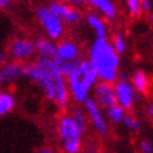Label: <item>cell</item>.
I'll use <instances>...</instances> for the list:
<instances>
[{
    "label": "cell",
    "mask_w": 153,
    "mask_h": 153,
    "mask_svg": "<svg viewBox=\"0 0 153 153\" xmlns=\"http://www.w3.org/2000/svg\"><path fill=\"white\" fill-rule=\"evenodd\" d=\"M25 77L42 90L49 101L60 110H66L70 102V91L65 74L55 59L38 58L34 63L25 65Z\"/></svg>",
    "instance_id": "1"
},
{
    "label": "cell",
    "mask_w": 153,
    "mask_h": 153,
    "mask_svg": "<svg viewBox=\"0 0 153 153\" xmlns=\"http://www.w3.org/2000/svg\"><path fill=\"white\" fill-rule=\"evenodd\" d=\"M59 69L65 74L69 86L70 97L77 104H84L90 98L91 90L100 82L97 72L91 68L87 59H77L74 62H62L56 58Z\"/></svg>",
    "instance_id": "2"
},
{
    "label": "cell",
    "mask_w": 153,
    "mask_h": 153,
    "mask_svg": "<svg viewBox=\"0 0 153 153\" xmlns=\"http://www.w3.org/2000/svg\"><path fill=\"white\" fill-rule=\"evenodd\" d=\"M87 60L97 72L100 82L115 83L118 80L121 58L108 38H94L88 49Z\"/></svg>",
    "instance_id": "3"
},
{
    "label": "cell",
    "mask_w": 153,
    "mask_h": 153,
    "mask_svg": "<svg viewBox=\"0 0 153 153\" xmlns=\"http://www.w3.org/2000/svg\"><path fill=\"white\" fill-rule=\"evenodd\" d=\"M86 129L74 121L72 114H63L58 121V136L65 153H80Z\"/></svg>",
    "instance_id": "4"
},
{
    "label": "cell",
    "mask_w": 153,
    "mask_h": 153,
    "mask_svg": "<svg viewBox=\"0 0 153 153\" xmlns=\"http://www.w3.org/2000/svg\"><path fill=\"white\" fill-rule=\"evenodd\" d=\"M38 23L41 24L44 31L47 34L48 38H51L53 41H58L63 37L65 34V24L63 21L51 11L48 6H38L35 10Z\"/></svg>",
    "instance_id": "5"
},
{
    "label": "cell",
    "mask_w": 153,
    "mask_h": 153,
    "mask_svg": "<svg viewBox=\"0 0 153 153\" xmlns=\"http://www.w3.org/2000/svg\"><path fill=\"white\" fill-rule=\"evenodd\" d=\"M84 105V111L88 117V121L91 122L94 131L97 132L100 136H107L110 132V125H108V120H107L105 114L102 112V108L97 104V101L93 97L86 100Z\"/></svg>",
    "instance_id": "6"
},
{
    "label": "cell",
    "mask_w": 153,
    "mask_h": 153,
    "mask_svg": "<svg viewBox=\"0 0 153 153\" xmlns=\"http://www.w3.org/2000/svg\"><path fill=\"white\" fill-rule=\"evenodd\" d=\"M114 88H115L117 104L121 105L126 111L132 110L135 105V101H136V97H138V93L132 86V83L125 76H122L114 83Z\"/></svg>",
    "instance_id": "7"
},
{
    "label": "cell",
    "mask_w": 153,
    "mask_h": 153,
    "mask_svg": "<svg viewBox=\"0 0 153 153\" xmlns=\"http://www.w3.org/2000/svg\"><path fill=\"white\" fill-rule=\"evenodd\" d=\"M48 7L51 9L53 14H56L59 17L65 25H76L79 24L83 19V14L79 10L73 7V6L68 4L66 1H60V0H52L48 4Z\"/></svg>",
    "instance_id": "8"
},
{
    "label": "cell",
    "mask_w": 153,
    "mask_h": 153,
    "mask_svg": "<svg viewBox=\"0 0 153 153\" xmlns=\"http://www.w3.org/2000/svg\"><path fill=\"white\" fill-rule=\"evenodd\" d=\"M9 53L16 62H25L35 53V41L25 37L14 38L10 42Z\"/></svg>",
    "instance_id": "9"
},
{
    "label": "cell",
    "mask_w": 153,
    "mask_h": 153,
    "mask_svg": "<svg viewBox=\"0 0 153 153\" xmlns=\"http://www.w3.org/2000/svg\"><path fill=\"white\" fill-rule=\"evenodd\" d=\"M94 100L97 104L104 110H108L110 107L117 105V96H115V88L112 83H107V82H98L94 87Z\"/></svg>",
    "instance_id": "10"
},
{
    "label": "cell",
    "mask_w": 153,
    "mask_h": 153,
    "mask_svg": "<svg viewBox=\"0 0 153 153\" xmlns=\"http://www.w3.org/2000/svg\"><path fill=\"white\" fill-rule=\"evenodd\" d=\"M21 77H25V65L16 60L7 62L0 69V87L9 86Z\"/></svg>",
    "instance_id": "11"
},
{
    "label": "cell",
    "mask_w": 153,
    "mask_h": 153,
    "mask_svg": "<svg viewBox=\"0 0 153 153\" xmlns=\"http://www.w3.org/2000/svg\"><path fill=\"white\" fill-rule=\"evenodd\" d=\"M55 58L62 62H74L80 59V48L73 39H63L56 45Z\"/></svg>",
    "instance_id": "12"
},
{
    "label": "cell",
    "mask_w": 153,
    "mask_h": 153,
    "mask_svg": "<svg viewBox=\"0 0 153 153\" xmlns=\"http://www.w3.org/2000/svg\"><path fill=\"white\" fill-rule=\"evenodd\" d=\"M87 4L97 10V13L107 21H114L118 16L117 6L112 0H87Z\"/></svg>",
    "instance_id": "13"
},
{
    "label": "cell",
    "mask_w": 153,
    "mask_h": 153,
    "mask_svg": "<svg viewBox=\"0 0 153 153\" xmlns=\"http://www.w3.org/2000/svg\"><path fill=\"white\" fill-rule=\"evenodd\" d=\"M56 45L55 41L48 37H39L35 39V53L38 58H47L53 59L56 55Z\"/></svg>",
    "instance_id": "14"
},
{
    "label": "cell",
    "mask_w": 153,
    "mask_h": 153,
    "mask_svg": "<svg viewBox=\"0 0 153 153\" xmlns=\"http://www.w3.org/2000/svg\"><path fill=\"white\" fill-rule=\"evenodd\" d=\"M86 23L94 31L97 38H107V35H108V27H107L105 19H102L100 14L88 13L86 16Z\"/></svg>",
    "instance_id": "15"
},
{
    "label": "cell",
    "mask_w": 153,
    "mask_h": 153,
    "mask_svg": "<svg viewBox=\"0 0 153 153\" xmlns=\"http://www.w3.org/2000/svg\"><path fill=\"white\" fill-rule=\"evenodd\" d=\"M131 83H132V86L135 87L136 93H139V94L148 93L149 77H148V74H146L145 70H142V69L135 70L134 73H132V76H131Z\"/></svg>",
    "instance_id": "16"
},
{
    "label": "cell",
    "mask_w": 153,
    "mask_h": 153,
    "mask_svg": "<svg viewBox=\"0 0 153 153\" xmlns=\"http://www.w3.org/2000/svg\"><path fill=\"white\" fill-rule=\"evenodd\" d=\"M16 107V97L10 91H0V118L10 114Z\"/></svg>",
    "instance_id": "17"
},
{
    "label": "cell",
    "mask_w": 153,
    "mask_h": 153,
    "mask_svg": "<svg viewBox=\"0 0 153 153\" xmlns=\"http://www.w3.org/2000/svg\"><path fill=\"white\" fill-rule=\"evenodd\" d=\"M105 117L107 120L112 122V124H122L124 122V118L126 117V110H124L121 105H114L110 107L108 110H105Z\"/></svg>",
    "instance_id": "18"
},
{
    "label": "cell",
    "mask_w": 153,
    "mask_h": 153,
    "mask_svg": "<svg viewBox=\"0 0 153 153\" xmlns=\"http://www.w3.org/2000/svg\"><path fill=\"white\" fill-rule=\"evenodd\" d=\"M112 45L115 48V51L122 55V53H125L126 52V48H128V44H126V38L125 35L122 33H115L114 34V37H112Z\"/></svg>",
    "instance_id": "19"
},
{
    "label": "cell",
    "mask_w": 153,
    "mask_h": 153,
    "mask_svg": "<svg viewBox=\"0 0 153 153\" xmlns=\"http://www.w3.org/2000/svg\"><path fill=\"white\" fill-rule=\"evenodd\" d=\"M140 1L142 0H124L126 7V11L132 19H138L142 14V7H140Z\"/></svg>",
    "instance_id": "20"
},
{
    "label": "cell",
    "mask_w": 153,
    "mask_h": 153,
    "mask_svg": "<svg viewBox=\"0 0 153 153\" xmlns=\"http://www.w3.org/2000/svg\"><path fill=\"white\" fill-rule=\"evenodd\" d=\"M122 125L125 126L126 129L134 131V132H139L140 128H142V126H140V121L135 115H131V114H126V117L124 118Z\"/></svg>",
    "instance_id": "21"
},
{
    "label": "cell",
    "mask_w": 153,
    "mask_h": 153,
    "mask_svg": "<svg viewBox=\"0 0 153 153\" xmlns=\"http://www.w3.org/2000/svg\"><path fill=\"white\" fill-rule=\"evenodd\" d=\"M72 115H73L74 121L79 124L83 129H86V126H87V120L88 117L87 114H86V111H83V110H80V108H76V110H73L72 111Z\"/></svg>",
    "instance_id": "22"
},
{
    "label": "cell",
    "mask_w": 153,
    "mask_h": 153,
    "mask_svg": "<svg viewBox=\"0 0 153 153\" xmlns=\"http://www.w3.org/2000/svg\"><path fill=\"white\" fill-rule=\"evenodd\" d=\"M139 152L140 153H153V143L149 139L139 140Z\"/></svg>",
    "instance_id": "23"
},
{
    "label": "cell",
    "mask_w": 153,
    "mask_h": 153,
    "mask_svg": "<svg viewBox=\"0 0 153 153\" xmlns=\"http://www.w3.org/2000/svg\"><path fill=\"white\" fill-rule=\"evenodd\" d=\"M140 7L143 13H149L153 10V0H142L140 1Z\"/></svg>",
    "instance_id": "24"
},
{
    "label": "cell",
    "mask_w": 153,
    "mask_h": 153,
    "mask_svg": "<svg viewBox=\"0 0 153 153\" xmlns=\"http://www.w3.org/2000/svg\"><path fill=\"white\" fill-rule=\"evenodd\" d=\"M65 1L73 7H82V6L87 4V0H65Z\"/></svg>",
    "instance_id": "25"
},
{
    "label": "cell",
    "mask_w": 153,
    "mask_h": 153,
    "mask_svg": "<svg viewBox=\"0 0 153 153\" xmlns=\"http://www.w3.org/2000/svg\"><path fill=\"white\" fill-rule=\"evenodd\" d=\"M145 112H146V115L149 118H153V104H148L145 107Z\"/></svg>",
    "instance_id": "26"
},
{
    "label": "cell",
    "mask_w": 153,
    "mask_h": 153,
    "mask_svg": "<svg viewBox=\"0 0 153 153\" xmlns=\"http://www.w3.org/2000/svg\"><path fill=\"white\" fill-rule=\"evenodd\" d=\"M84 153H101L100 150H98L96 146H93V145H90V146H87L86 148V150H84Z\"/></svg>",
    "instance_id": "27"
},
{
    "label": "cell",
    "mask_w": 153,
    "mask_h": 153,
    "mask_svg": "<svg viewBox=\"0 0 153 153\" xmlns=\"http://www.w3.org/2000/svg\"><path fill=\"white\" fill-rule=\"evenodd\" d=\"M13 0H0V9H7Z\"/></svg>",
    "instance_id": "28"
},
{
    "label": "cell",
    "mask_w": 153,
    "mask_h": 153,
    "mask_svg": "<svg viewBox=\"0 0 153 153\" xmlns=\"http://www.w3.org/2000/svg\"><path fill=\"white\" fill-rule=\"evenodd\" d=\"M3 65H4V52L0 48V69L3 68Z\"/></svg>",
    "instance_id": "29"
},
{
    "label": "cell",
    "mask_w": 153,
    "mask_h": 153,
    "mask_svg": "<svg viewBox=\"0 0 153 153\" xmlns=\"http://www.w3.org/2000/svg\"><path fill=\"white\" fill-rule=\"evenodd\" d=\"M39 153H55L53 150H51V149H42Z\"/></svg>",
    "instance_id": "30"
},
{
    "label": "cell",
    "mask_w": 153,
    "mask_h": 153,
    "mask_svg": "<svg viewBox=\"0 0 153 153\" xmlns=\"http://www.w3.org/2000/svg\"><path fill=\"white\" fill-rule=\"evenodd\" d=\"M150 21H152V24H153V13L150 14Z\"/></svg>",
    "instance_id": "31"
},
{
    "label": "cell",
    "mask_w": 153,
    "mask_h": 153,
    "mask_svg": "<svg viewBox=\"0 0 153 153\" xmlns=\"http://www.w3.org/2000/svg\"><path fill=\"white\" fill-rule=\"evenodd\" d=\"M101 153H107V152H105V150H101Z\"/></svg>",
    "instance_id": "32"
}]
</instances>
